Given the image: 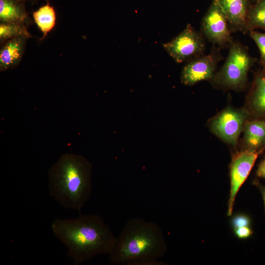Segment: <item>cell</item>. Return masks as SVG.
I'll use <instances>...</instances> for the list:
<instances>
[{
    "label": "cell",
    "instance_id": "7c38bea8",
    "mask_svg": "<svg viewBox=\"0 0 265 265\" xmlns=\"http://www.w3.org/2000/svg\"><path fill=\"white\" fill-rule=\"evenodd\" d=\"M249 114L254 118L265 119V69L254 77L248 98Z\"/></svg>",
    "mask_w": 265,
    "mask_h": 265
},
{
    "label": "cell",
    "instance_id": "52a82bcc",
    "mask_svg": "<svg viewBox=\"0 0 265 265\" xmlns=\"http://www.w3.org/2000/svg\"><path fill=\"white\" fill-rule=\"evenodd\" d=\"M262 151L245 149L233 157L229 167L230 189L228 202V216L232 215L237 194Z\"/></svg>",
    "mask_w": 265,
    "mask_h": 265
},
{
    "label": "cell",
    "instance_id": "7402d4cb",
    "mask_svg": "<svg viewBox=\"0 0 265 265\" xmlns=\"http://www.w3.org/2000/svg\"><path fill=\"white\" fill-rule=\"evenodd\" d=\"M253 184L259 189L262 195L265 209V186L262 185L258 180H254Z\"/></svg>",
    "mask_w": 265,
    "mask_h": 265
},
{
    "label": "cell",
    "instance_id": "8fae6325",
    "mask_svg": "<svg viewBox=\"0 0 265 265\" xmlns=\"http://www.w3.org/2000/svg\"><path fill=\"white\" fill-rule=\"evenodd\" d=\"M27 38L17 37L6 40L0 50V70L5 71L17 65L24 53Z\"/></svg>",
    "mask_w": 265,
    "mask_h": 265
},
{
    "label": "cell",
    "instance_id": "9c48e42d",
    "mask_svg": "<svg viewBox=\"0 0 265 265\" xmlns=\"http://www.w3.org/2000/svg\"><path fill=\"white\" fill-rule=\"evenodd\" d=\"M216 52L201 55L188 63L183 68L181 81L186 85H193L197 82L212 78L219 59Z\"/></svg>",
    "mask_w": 265,
    "mask_h": 265
},
{
    "label": "cell",
    "instance_id": "603a6c76",
    "mask_svg": "<svg viewBox=\"0 0 265 265\" xmlns=\"http://www.w3.org/2000/svg\"><path fill=\"white\" fill-rule=\"evenodd\" d=\"M248 0L249 1H257V0Z\"/></svg>",
    "mask_w": 265,
    "mask_h": 265
},
{
    "label": "cell",
    "instance_id": "30bf717a",
    "mask_svg": "<svg viewBox=\"0 0 265 265\" xmlns=\"http://www.w3.org/2000/svg\"><path fill=\"white\" fill-rule=\"evenodd\" d=\"M216 0L226 15L231 30L245 33L249 1L248 0Z\"/></svg>",
    "mask_w": 265,
    "mask_h": 265
},
{
    "label": "cell",
    "instance_id": "ac0fdd59",
    "mask_svg": "<svg viewBox=\"0 0 265 265\" xmlns=\"http://www.w3.org/2000/svg\"><path fill=\"white\" fill-rule=\"evenodd\" d=\"M250 37L254 40L259 48L260 53V62L264 68H265V33L257 31H249Z\"/></svg>",
    "mask_w": 265,
    "mask_h": 265
},
{
    "label": "cell",
    "instance_id": "277c9868",
    "mask_svg": "<svg viewBox=\"0 0 265 265\" xmlns=\"http://www.w3.org/2000/svg\"><path fill=\"white\" fill-rule=\"evenodd\" d=\"M229 47L226 60L215 76L214 81L227 88H239L245 85L248 71L256 61L246 47L239 43L232 41Z\"/></svg>",
    "mask_w": 265,
    "mask_h": 265
},
{
    "label": "cell",
    "instance_id": "e0dca14e",
    "mask_svg": "<svg viewBox=\"0 0 265 265\" xmlns=\"http://www.w3.org/2000/svg\"><path fill=\"white\" fill-rule=\"evenodd\" d=\"M17 37H31L26 25L22 24H0V40L3 43L6 40Z\"/></svg>",
    "mask_w": 265,
    "mask_h": 265
},
{
    "label": "cell",
    "instance_id": "ffe728a7",
    "mask_svg": "<svg viewBox=\"0 0 265 265\" xmlns=\"http://www.w3.org/2000/svg\"><path fill=\"white\" fill-rule=\"evenodd\" d=\"M233 230L235 236L240 239L247 238L253 233V231L250 227H242Z\"/></svg>",
    "mask_w": 265,
    "mask_h": 265
},
{
    "label": "cell",
    "instance_id": "6da1fadb",
    "mask_svg": "<svg viewBox=\"0 0 265 265\" xmlns=\"http://www.w3.org/2000/svg\"><path fill=\"white\" fill-rule=\"evenodd\" d=\"M54 235L68 249L78 265L95 256L110 255L116 241L109 226L98 215H80L74 219H55L51 224Z\"/></svg>",
    "mask_w": 265,
    "mask_h": 265
},
{
    "label": "cell",
    "instance_id": "d6986e66",
    "mask_svg": "<svg viewBox=\"0 0 265 265\" xmlns=\"http://www.w3.org/2000/svg\"><path fill=\"white\" fill-rule=\"evenodd\" d=\"M250 217L244 213L237 214L231 220V225L233 229L242 227H250Z\"/></svg>",
    "mask_w": 265,
    "mask_h": 265
},
{
    "label": "cell",
    "instance_id": "cb8c5ba5",
    "mask_svg": "<svg viewBox=\"0 0 265 265\" xmlns=\"http://www.w3.org/2000/svg\"></svg>",
    "mask_w": 265,
    "mask_h": 265
},
{
    "label": "cell",
    "instance_id": "5bb4252c",
    "mask_svg": "<svg viewBox=\"0 0 265 265\" xmlns=\"http://www.w3.org/2000/svg\"><path fill=\"white\" fill-rule=\"evenodd\" d=\"M25 0H0V22L18 23L26 25L29 18Z\"/></svg>",
    "mask_w": 265,
    "mask_h": 265
},
{
    "label": "cell",
    "instance_id": "44dd1931",
    "mask_svg": "<svg viewBox=\"0 0 265 265\" xmlns=\"http://www.w3.org/2000/svg\"><path fill=\"white\" fill-rule=\"evenodd\" d=\"M256 175L259 178L265 179V158L259 163Z\"/></svg>",
    "mask_w": 265,
    "mask_h": 265
},
{
    "label": "cell",
    "instance_id": "5b68a950",
    "mask_svg": "<svg viewBox=\"0 0 265 265\" xmlns=\"http://www.w3.org/2000/svg\"><path fill=\"white\" fill-rule=\"evenodd\" d=\"M163 46L176 62L182 63L202 55L205 44L201 35L188 24L179 35Z\"/></svg>",
    "mask_w": 265,
    "mask_h": 265
},
{
    "label": "cell",
    "instance_id": "4fadbf2b",
    "mask_svg": "<svg viewBox=\"0 0 265 265\" xmlns=\"http://www.w3.org/2000/svg\"><path fill=\"white\" fill-rule=\"evenodd\" d=\"M243 130L245 149L263 151L265 148V119L254 118L247 121Z\"/></svg>",
    "mask_w": 265,
    "mask_h": 265
},
{
    "label": "cell",
    "instance_id": "8992f818",
    "mask_svg": "<svg viewBox=\"0 0 265 265\" xmlns=\"http://www.w3.org/2000/svg\"><path fill=\"white\" fill-rule=\"evenodd\" d=\"M248 111L227 107L218 113L211 122L212 132L226 142L236 145L244 129Z\"/></svg>",
    "mask_w": 265,
    "mask_h": 265
},
{
    "label": "cell",
    "instance_id": "3957f363",
    "mask_svg": "<svg viewBox=\"0 0 265 265\" xmlns=\"http://www.w3.org/2000/svg\"><path fill=\"white\" fill-rule=\"evenodd\" d=\"M92 169L81 156L62 155L49 171L50 195L65 208L80 212L91 194Z\"/></svg>",
    "mask_w": 265,
    "mask_h": 265
},
{
    "label": "cell",
    "instance_id": "2e32d148",
    "mask_svg": "<svg viewBox=\"0 0 265 265\" xmlns=\"http://www.w3.org/2000/svg\"><path fill=\"white\" fill-rule=\"evenodd\" d=\"M34 20L43 33L44 38L54 27L55 23V13L53 8L48 2L33 13Z\"/></svg>",
    "mask_w": 265,
    "mask_h": 265
},
{
    "label": "cell",
    "instance_id": "9a60e30c",
    "mask_svg": "<svg viewBox=\"0 0 265 265\" xmlns=\"http://www.w3.org/2000/svg\"><path fill=\"white\" fill-rule=\"evenodd\" d=\"M255 2L248 10L245 33L258 28L265 30V0Z\"/></svg>",
    "mask_w": 265,
    "mask_h": 265
},
{
    "label": "cell",
    "instance_id": "ba28073f",
    "mask_svg": "<svg viewBox=\"0 0 265 265\" xmlns=\"http://www.w3.org/2000/svg\"><path fill=\"white\" fill-rule=\"evenodd\" d=\"M202 29L207 39L220 47L232 43L231 30L224 12L213 0L202 21Z\"/></svg>",
    "mask_w": 265,
    "mask_h": 265
},
{
    "label": "cell",
    "instance_id": "7a4b0ae2",
    "mask_svg": "<svg viewBox=\"0 0 265 265\" xmlns=\"http://www.w3.org/2000/svg\"><path fill=\"white\" fill-rule=\"evenodd\" d=\"M167 244L159 225L139 217L128 220L109 256L113 265H160Z\"/></svg>",
    "mask_w": 265,
    "mask_h": 265
}]
</instances>
